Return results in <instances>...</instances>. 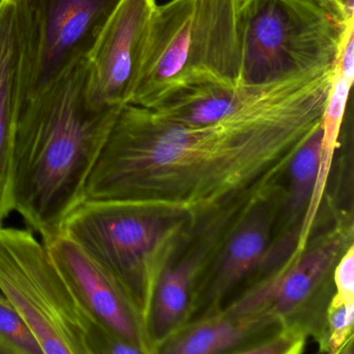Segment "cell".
<instances>
[{
  "mask_svg": "<svg viewBox=\"0 0 354 354\" xmlns=\"http://www.w3.org/2000/svg\"><path fill=\"white\" fill-rule=\"evenodd\" d=\"M319 74L304 76L269 88L225 86L213 84L188 86L161 101L152 111L161 119L181 125L190 127L211 125L294 90Z\"/></svg>",
  "mask_w": 354,
  "mask_h": 354,
  "instance_id": "7c38bea8",
  "label": "cell"
},
{
  "mask_svg": "<svg viewBox=\"0 0 354 354\" xmlns=\"http://www.w3.org/2000/svg\"><path fill=\"white\" fill-rule=\"evenodd\" d=\"M35 34L32 0L0 3V225L14 212V145Z\"/></svg>",
  "mask_w": 354,
  "mask_h": 354,
  "instance_id": "9c48e42d",
  "label": "cell"
},
{
  "mask_svg": "<svg viewBox=\"0 0 354 354\" xmlns=\"http://www.w3.org/2000/svg\"><path fill=\"white\" fill-rule=\"evenodd\" d=\"M345 244V236L341 233L323 240L287 270L242 297L234 304L230 315L245 318L266 310L277 316H287L310 295L343 252Z\"/></svg>",
  "mask_w": 354,
  "mask_h": 354,
  "instance_id": "8fae6325",
  "label": "cell"
},
{
  "mask_svg": "<svg viewBox=\"0 0 354 354\" xmlns=\"http://www.w3.org/2000/svg\"><path fill=\"white\" fill-rule=\"evenodd\" d=\"M333 69L223 121L190 127L122 107L93 167L84 201L125 202L205 233L256 205L322 121Z\"/></svg>",
  "mask_w": 354,
  "mask_h": 354,
  "instance_id": "6da1fadb",
  "label": "cell"
},
{
  "mask_svg": "<svg viewBox=\"0 0 354 354\" xmlns=\"http://www.w3.org/2000/svg\"><path fill=\"white\" fill-rule=\"evenodd\" d=\"M244 331L245 327L231 321L203 325L169 346L165 352L171 354L221 353L239 343Z\"/></svg>",
  "mask_w": 354,
  "mask_h": 354,
  "instance_id": "e0dca14e",
  "label": "cell"
},
{
  "mask_svg": "<svg viewBox=\"0 0 354 354\" xmlns=\"http://www.w3.org/2000/svg\"><path fill=\"white\" fill-rule=\"evenodd\" d=\"M194 265L182 261L163 271L157 281L148 320L150 343L165 339L181 320L187 308Z\"/></svg>",
  "mask_w": 354,
  "mask_h": 354,
  "instance_id": "9a60e30c",
  "label": "cell"
},
{
  "mask_svg": "<svg viewBox=\"0 0 354 354\" xmlns=\"http://www.w3.org/2000/svg\"><path fill=\"white\" fill-rule=\"evenodd\" d=\"M354 80V24H349L344 32L341 48L337 55V63L333 69L330 90L327 97L326 104L323 111L322 142H321V157L318 175L310 204L304 214L299 229V238L306 240L313 227L319 206L322 201L326 186L327 178L330 171L333 155L337 146V138L341 131L344 115L347 109L350 90Z\"/></svg>",
  "mask_w": 354,
  "mask_h": 354,
  "instance_id": "4fadbf2b",
  "label": "cell"
},
{
  "mask_svg": "<svg viewBox=\"0 0 354 354\" xmlns=\"http://www.w3.org/2000/svg\"><path fill=\"white\" fill-rule=\"evenodd\" d=\"M335 281L337 293L335 297L343 301L354 300V250L353 246L346 250L335 267Z\"/></svg>",
  "mask_w": 354,
  "mask_h": 354,
  "instance_id": "ffe728a7",
  "label": "cell"
},
{
  "mask_svg": "<svg viewBox=\"0 0 354 354\" xmlns=\"http://www.w3.org/2000/svg\"><path fill=\"white\" fill-rule=\"evenodd\" d=\"M0 292L30 325L44 354H91L98 325L80 308L32 230L0 225Z\"/></svg>",
  "mask_w": 354,
  "mask_h": 354,
  "instance_id": "8992f818",
  "label": "cell"
},
{
  "mask_svg": "<svg viewBox=\"0 0 354 354\" xmlns=\"http://www.w3.org/2000/svg\"><path fill=\"white\" fill-rule=\"evenodd\" d=\"M181 230L183 223L178 219L127 203L86 200L70 213L61 233L113 275L138 310L148 335L159 252Z\"/></svg>",
  "mask_w": 354,
  "mask_h": 354,
  "instance_id": "5b68a950",
  "label": "cell"
},
{
  "mask_svg": "<svg viewBox=\"0 0 354 354\" xmlns=\"http://www.w3.org/2000/svg\"><path fill=\"white\" fill-rule=\"evenodd\" d=\"M0 354H13L11 348L1 337H0Z\"/></svg>",
  "mask_w": 354,
  "mask_h": 354,
  "instance_id": "603a6c76",
  "label": "cell"
},
{
  "mask_svg": "<svg viewBox=\"0 0 354 354\" xmlns=\"http://www.w3.org/2000/svg\"><path fill=\"white\" fill-rule=\"evenodd\" d=\"M120 0H32L36 34L19 115L55 102L70 70L88 57Z\"/></svg>",
  "mask_w": 354,
  "mask_h": 354,
  "instance_id": "52a82bcc",
  "label": "cell"
},
{
  "mask_svg": "<svg viewBox=\"0 0 354 354\" xmlns=\"http://www.w3.org/2000/svg\"><path fill=\"white\" fill-rule=\"evenodd\" d=\"M157 0H120L88 55V95L100 106L130 104Z\"/></svg>",
  "mask_w": 354,
  "mask_h": 354,
  "instance_id": "ba28073f",
  "label": "cell"
},
{
  "mask_svg": "<svg viewBox=\"0 0 354 354\" xmlns=\"http://www.w3.org/2000/svg\"><path fill=\"white\" fill-rule=\"evenodd\" d=\"M0 293H1V292H0Z\"/></svg>",
  "mask_w": 354,
  "mask_h": 354,
  "instance_id": "d4e9b609",
  "label": "cell"
},
{
  "mask_svg": "<svg viewBox=\"0 0 354 354\" xmlns=\"http://www.w3.org/2000/svg\"><path fill=\"white\" fill-rule=\"evenodd\" d=\"M1 1H3V0H0V3H1Z\"/></svg>",
  "mask_w": 354,
  "mask_h": 354,
  "instance_id": "cb8c5ba5",
  "label": "cell"
},
{
  "mask_svg": "<svg viewBox=\"0 0 354 354\" xmlns=\"http://www.w3.org/2000/svg\"><path fill=\"white\" fill-rule=\"evenodd\" d=\"M346 26L306 0H242L238 86L269 88L333 69Z\"/></svg>",
  "mask_w": 354,
  "mask_h": 354,
  "instance_id": "277c9868",
  "label": "cell"
},
{
  "mask_svg": "<svg viewBox=\"0 0 354 354\" xmlns=\"http://www.w3.org/2000/svg\"><path fill=\"white\" fill-rule=\"evenodd\" d=\"M0 337L5 339L13 354H44L30 325L1 293Z\"/></svg>",
  "mask_w": 354,
  "mask_h": 354,
  "instance_id": "ac0fdd59",
  "label": "cell"
},
{
  "mask_svg": "<svg viewBox=\"0 0 354 354\" xmlns=\"http://www.w3.org/2000/svg\"><path fill=\"white\" fill-rule=\"evenodd\" d=\"M290 344L283 339H277V341H271L268 343L262 344L257 347L250 348V349L241 350L242 353L252 354H274V353H287L290 352Z\"/></svg>",
  "mask_w": 354,
  "mask_h": 354,
  "instance_id": "7402d4cb",
  "label": "cell"
},
{
  "mask_svg": "<svg viewBox=\"0 0 354 354\" xmlns=\"http://www.w3.org/2000/svg\"><path fill=\"white\" fill-rule=\"evenodd\" d=\"M330 339L329 344L333 349L342 347L348 335L351 333L354 321V300L343 301L335 297L330 310Z\"/></svg>",
  "mask_w": 354,
  "mask_h": 354,
  "instance_id": "d6986e66",
  "label": "cell"
},
{
  "mask_svg": "<svg viewBox=\"0 0 354 354\" xmlns=\"http://www.w3.org/2000/svg\"><path fill=\"white\" fill-rule=\"evenodd\" d=\"M322 127L320 125L298 149L289 165L290 189L285 209L288 221L294 223L306 213L314 192L321 157Z\"/></svg>",
  "mask_w": 354,
  "mask_h": 354,
  "instance_id": "2e32d148",
  "label": "cell"
},
{
  "mask_svg": "<svg viewBox=\"0 0 354 354\" xmlns=\"http://www.w3.org/2000/svg\"><path fill=\"white\" fill-rule=\"evenodd\" d=\"M45 244L86 316L142 353L148 352L151 343L144 323L113 275L64 234Z\"/></svg>",
  "mask_w": 354,
  "mask_h": 354,
  "instance_id": "30bf717a",
  "label": "cell"
},
{
  "mask_svg": "<svg viewBox=\"0 0 354 354\" xmlns=\"http://www.w3.org/2000/svg\"><path fill=\"white\" fill-rule=\"evenodd\" d=\"M269 205L257 203L230 238L216 265L205 296V304H214L230 291L260 260L266 248L271 227Z\"/></svg>",
  "mask_w": 354,
  "mask_h": 354,
  "instance_id": "5bb4252c",
  "label": "cell"
},
{
  "mask_svg": "<svg viewBox=\"0 0 354 354\" xmlns=\"http://www.w3.org/2000/svg\"><path fill=\"white\" fill-rule=\"evenodd\" d=\"M242 0H169L157 6L130 104L154 109L198 84L237 86Z\"/></svg>",
  "mask_w": 354,
  "mask_h": 354,
  "instance_id": "3957f363",
  "label": "cell"
},
{
  "mask_svg": "<svg viewBox=\"0 0 354 354\" xmlns=\"http://www.w3.org/2000/svg\"><path fill=\"white\" fill-rule=\"evenodd\" d=\"M88 57L68 73L55 104L17 122L14 211L48 242L84 202L86 183L123 106H100L88 95Z\"/></svg>",
  "mask_w": 354,
  "mask_h": 354,
  "instance_id": "7a4b0ae2",
  "label": "cell"
},
{
  "mask_svg": "<svg viewBox=\"0 0 354 354\" xmlns=\"http://www.w3.org/2000/svg\"><path fill=\"white\" fill-rule=\"evenodd\" d=\"M346 26L354 20V0H306Z\"/></svg>",
  "mask_w": 354,
  "mask_h": 354,
  "instance_id": "44dd1931",
  "label": "cell"
}]
</instances>
